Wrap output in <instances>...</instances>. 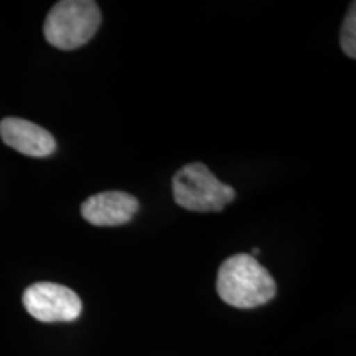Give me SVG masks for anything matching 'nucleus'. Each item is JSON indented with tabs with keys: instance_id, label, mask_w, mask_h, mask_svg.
Wrapping results in <instances>:
<instances>
[{
	"instance_id": "f257e3e1",
	"label": "nucleus",
	"mask_w": 356,
	"mask_h": 356,
	"mask_svg": "<svg viewBox=\"0 0 356 356\" xmlns=\"http://www.w3.org/2000/svg\"><path fill=\"white\" fill-rule=\"evenodd\" d=\"M275 280L251 254H234L222 262L216 277V292L236 309H254L274 299Z\"/></svg>"
},
{
	"instance_id": "f03ea898",
	"label": "nucleus",
	"mask_w": 356,
	"mask_h": 356,
	"mask_svg": "<svg viewBox=\"0 0 356 356\" xmlns=\"http://www.w3.org/2000/svg\"><path fill=\"white\" fill-rule=\"evenodd\" d=\"M101 10L92 0H63L53 6L44 20L47 42L58 50H76L95 37Z\"/></svg>"
},
{
	"instance_id": "7ed1b4c3",
	"label": "nucleus",
	"mask_w": 356,
	"mask_h": 356,
	"mask_svg": "<svg viewBox=\"0 0 356 356\" xmlns=\"http://www.w3.org/2000/svg\"><path fill=\"white\" fill-rule=\"evenodd\" d=\"M173 198L188 211H221L236 197L233 186L222 184L204 163H188L173 177Z\"/></svg>"
},
{
	"instance_id": "20e7f679",
	"label": "nucleus",
	"mask_w": 356,
	"mask_h": 356,
	"mask_svg": "<svg viewBox=\"0 0 356 356\" xmlns=\"http://www.w3.org/2000/svg\"><path fill=\"white\" fill-rule=\"evenodd\" d=\"M24 305L33 318L44 323L73 322L81 315L83 304L71 289L53 282H37L25 289Z\"/></svg>"
},
{
	"instance_id": "39448f33",
	"label": "nucleus",
	"mask_w": 356,
	"mask_h": 356,
	"mask_svg": "<svg viewBox=\"0 0 356 356\" xmlns=\"http://www.w3.org/2000/svg\"><path fill=\"white\" fill-rule=\"evenodd\" d=\"M139 211V200L126 191H102L81 204L84 220L95 226L126 225Z\"/></svg>"
},
{
	"instance_id": "423d86ee",
	"label": "nucleus",
	"mask_w": 356,
	"mask_h": 356,
	"mask_svg": "<svg viewBox=\"0 0 356 356\" xmlns=\"http://www.w3.org/2000/svg\"><path fill=\"white\" fill-rule=\"evenodd\" d=\"M3 144L29 157H47L56 149V140L47 129L20 118H7L0 122Z\"/></svg>"
},
{
	"instance_id": "0eeeda50",
	"label": "nucleus",
	"mask_w": 356,
	"mask_h": 356,
	"mask_svg": "<svg viewBox=\"0 0 356 356\" xmlns=\"http://www.w3.org/2000/svg\"><path fill=\"white\" fill-rule=\"evenodd\" d=\"M341 48H343L345 55L350 58L356 56V10H355V2L351 3L346 13V19L341 26V35H340Z\"/></svg>"
},
{
	"instance_id": "6e6552de",
	"label": "nucleus",
	"mask_w": 356,
	"mask_h": 356,
	"mask_svg": "<svg viewBox=\"0 0 356 356\" xmlns=\"http://www.w3.org/2000/svg\"><path fill=\"white\" fill-rule=\"evenodd\" d=\"M261 254V249L259 248H254V249H252V252H251V256L252 257H254V256H259Z\"/></svg>"
}]
</instances>
